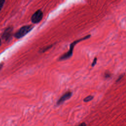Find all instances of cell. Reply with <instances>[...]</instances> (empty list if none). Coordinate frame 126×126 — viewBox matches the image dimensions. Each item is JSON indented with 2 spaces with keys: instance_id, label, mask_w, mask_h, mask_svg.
I'll return each mask as SVG.
<instances>
[{
  "instance_id": "cell-12",
  "label": "cell",
  "mask_w": 126,
  "mask_h": 126,
  "mask_svg": "<svg viewBox=\"0 0 126 126\" xmlns=\"http://www.w3.org/2000/svg\"><path fill=\"white\" fill-rule=\"evenodd\" d=\"M2 66H3V63H0V70L1 69Z\"/></svg>"
},
{
  "instance_id": "cell-10",
  "label": "cell",
  "mask_w": 126,
  "mask_h": 126,
  "mask_svg": "<svg viewBox=\"0 0 126 126\" xmlns=\"http://www.w3.org/2000/svg\"><path fill=\"white\" fill-rule=\"evenodd\" d=\"M110 76H111V75H110V74L109 73H106L105 74V75H104V77H105V78H109V77H110Z\"/></svg>"
},
{
  "instance_id": "cell-1",
  "label": "cell",
  "mask_w": 126,
  "mask_h": 126,
  "mask_svg": "<svg viewBox=\"0 0 126 126\" xmlns=\"http://www.w3.org/2000/svg\"><path fill=\"white\" fill-rule=\"evenodd\" d=\"M91 36V35H86L85 36V37H83V38H81L80 39H79L78 40H76L74 41H73V42H72L70 45V47H69V50L68 51V52H67L66 53L63 54V55H62L60 57V59L59 60H66L68 58H69L72 55V54H73V49H74V47L75 46V45L77 44L78 42L82 41V40H86L87 39H88L89 38H90Z\"/></svg>"
},
{
  "instance_id": "cell-3",
  "label": "cell",
  "mask_w": 126,
  "mask_h": 126,
  "mask_svg": "<svg viewBox=\"0 0 126 126\" xmlns=\"http://www.w3.org/2000/svg\"><path fill=\"white\" fill-rule=\"evenodd\" d=\"M43 17V12L41 10L39 9L36 10L32 14L31 17V21L34 24L38 23L42 20Z\"/></svg>"
},
{
  "instance_id": "cell-8",
  "label": "cell",
  "mask_w": 126,
  "mask_h": 126,
  "mask_svg": "<svg viewBox=\"0 0 126 126\" xmlns=\"http://www.w3.org/2000/svg\"><path fill=\"white\" fill-rule=\"evenodd\" d=\"M96 61H97V59L96 58H95L94 60H93V62L92 63V66H94V65H95V64H96Z\"/></svg>"
},
{
  "instance_id": "cell-7",
  "label": "cell",
  "mask_w": 126,
  "mask_h": 126,
  "mask_svg": "<svg viewBox=\"0 0 126 126\" xmlns=\"http://www.w3.org/2000/svg\"><path fill=\"white\" fill-rule=\"evenodd\" d=\"M5 0H0V11L1 10L2 8L3 7L4 4L5 3Z\"/></svg>"
},
{
  "instance_id": "cell-9",
  "label": "cell",
  "mask_w": 126,
  "mask_h": 126,
  "mask_svg": "<svg viewBox=\"0 0 126 126\" xmlns=\"http://www.w3.org/2000/svg\"><path fill=\"white\" fill-rule=\"evenodd\" d=\"M124 74H122V75H121L119 77H118V78L117 79V80H116V82H118V81H120L122 79V78L123 77V76H124Z\"/></svg>"
},
{
  "instance_id": "cell-5",
  "label": "cell",
  "mask_w": 126,
  "mask_h": 126,
  "mask_svg": "<svg viewBox=\"0 0 126 126\" xmlns=\"http://www.w3.org/2000/svg\"><path fill=\"white\" fill-rule=\"evenodd\" d=\"M72 95V92H67L64 93L63 95L61 96V97L59 99L57 102V105H60L63 103L65 100L68 99L71 97Z\"/></svg>"
},
{
  "instance_id": "cell-6",
  "label": "cell",
  "mask_w": 126,
  "mask_h": 126,
  "mask_svg": "<svg viewBox=\"0 0 126 126\" xmlns=\"http://www.w3.org/2000/svg\"><path fill=\"white\" fill-rule=\"evenodd\" d=\"M94 98V96H92V95H89V96H88L87 97H86V98H85L84 99V101L85 102H88V101H90L91 100H92Z\"/></svg>"
},
{
  "instance_id": "cell-2",
  "label": "cell",
  "mask_w": 126,
  "mask_h": 126,
  "mask_svg": "<svg viewBox=\"0 0 126 126\" xmlns=\"http://www.w3.org/2000/svg\"><path fill=\"white\" fill-rule=\"evenodd\" d=\"M33 29V26L32 25H25L22 27L14 34V36L16 38H20L28 33H29Z\"/></svg>"
},
{
  "instance_id": "cell-13",
  "label": "cell",
  "mask_w": 126,
  "mask_h": 126,
  "mask_svg": "<svg viewBox=\"0 0 126 126\" xmlns=\"http://www.w3.org/2000/svg\"><path fill=\"white\" fill-rule=\"evenodd\" d=\"M1 45V40H0V45Z\"/></svg>"
},
{
  "instance_id": "cell-11",
  "label": "cell",
  "mask_w": 126,
  "mask_h": 126,
  "mask_svg": "<svg viewBox=\"0 0 126 126\" xmlns=\"http://www.w3.org/2000/svg\"><path fill=\"white\" fill-rule=\"evenodd\" d=\"M86 126V124L85 123H82L81 124H80L79 126Z\"/></svg>"
},
{
  "instance_id": "cell-4",
  "label": "cell",
  "mask_w": 126,
  "mask_h": 126,
  "mask_svg": "<svg viewBox=\"0 0 126 126\" xmlns=\"http://www.w3.org/2000/svg\"><path fill=\"white\" fill-rule=\"evenodd\" d=\"M12 31H13L12 27H9L6 28L2 34V38L6 41L9 40L12 36Z\"/></svg>"
}]
</instances>
